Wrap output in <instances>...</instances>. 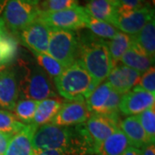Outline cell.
Masks as SVG:
<instances>
[{"label": "cell", "instance_id": "1", "mask_svg": "<svg viewBox=\"0 0 155 155\" xmlns=\"http://www.w3.org/2000/svg\"><path fill=\"white\" fill-rule=\"evenodd\" d=\"M47 150L68 155H96V147L83 123L71 127L48 123L37 127L33 136L34 155Z\"/></svg>", "mask_w": 155, "mask_h": 155}, {"label": "cell", "instance_id": "2", "mask_svg": "<svg viewBox=\"0 0 155 155\" xmlns=\"http://www.w3.org/2000/svg\"><path fill=\"white\" fill-rule=\"evenodd\" d=\"M77 61L98 84L105 81L115 67L106 41L92 33L78 35Z\"/></svg>", "mask_w": 155, "mask_h": 155}, {"label": "cell", "instance_id": "3", "mask_svg": "<svg viewBox=\"0 0 155 155\" xmlns=\"http://www.w3.org/2000/svg\"><path fill=\"white\" fill-rule=\"evenodd\" d=\"M54 84L59 94L68 101H85L98 85L77 61L54 78Z\"/></svg>", "mask_w": 155, "mask_h": 155}, {"label": "cell", "instance_id": "4", "mask_svg": "<svg viewBox=\"0 0 155 155\" xmlns=\"http://www.w3.org/2000/svg\"><path fill=\"white\" fill-rule=\"evenodd\" d=\"M19 70L18 90L22 99L41 101L57 97L48 75L38 65L20 60Z\"/></svg>", "mask_w": 155, "mask_h": 155}, {"label": "cell", "instance_id": "5", "mask_svg": "<svg viewBox=\"0 0 155 155\" xmlns=\"http://www.w3.org/2000/svg\"><path fill=\"white\" fill-rule=\"evenodd\" d=\"M37 0H9L3 11L6 28L20 33L38 18Z\"/></svg>", "mask_w": 155, "mask_h": 155}, {"label": "cell", "instance_id": "6", "mask_svg": "<svg viewBox=\"0 0 155 155\" xmlns=\"http://www.w3.org/2000/svg\"><path fill=\"white\" fill-rule=\"evenodd\" d=\"M48 54L67 68L77 61L78 35L75 31L50 28Z\"/></svg>", "mask_w": 155, "mask_h": 155}, {"label": "cell", "instance_id": "7", "mask_svg": "<svg viewBox=\"0 0 155 155\" xmlns=\"http://www.w3.org/2000/svg\"><path fill=\"white\" fill-rule=\"evenodd\" d=\"M88 16L84 7L77 5L63 11L41 14L37 19L50 28L75 31L85 28Z\"/></svg>", "mask_w": 155, "mask_h": 155}, {"label": "cell", "instance_id": "8", "mask_svg": "<svg viewBox=\"0 0 155 155\" xmlns=\"http://www.w3.org/2000/svg\"><path fill=\"white\" fill-rule=\"evenodd\" d=\"M153 17L154 9L152 8V6L137 10L117 7L113 26L118 30H121V32L134 35Z\"/></svg>", "mask_w": 155, "mask_h": 155}, {"label": "cell", "instance_id": "9", "mask_svg": "<svg viewBox=\"0 0 155 155\" xmlns=\"http://www.w3.org/2000/svg\"><path fill=\"white\" fill-rule=\"evenodd\" d=\"M119 122L118 115L93 114L83 123L85 131L96 147V153L98 146L119 128Z\"/></svg>", "mask_w": 155, "mask_h": 155}, {"label": "cell", "instance_id": "10", "mask_svg": "<svg viewBox=\"0 0 155 155\" xmlns=\"http://www.w3.org/2000/svg\"><path fill=\"white\" fill-rule=\"evenodd\" d=\"M154 104L155 93L134 87L122 96L119 111L126 116H137L155 106Z\"/></svg>", "mask_w": 155, "mask_h": 155}, {"label": "cell", "instance_id": "11", "mask_svg": "<svg viewBox=\"0 0 155 155\" xmlns=\"http://www.w3.org/2000/svg\"><path fill=\"white\" fill-rule=\"evenodd\" d=\"M91 116L85 101H68L63 103L51 124L62 127H71L84 123Z\"/></svg>", "mask_w": 155, "mask_h": 155}, {"label": "cell", "instance_id": "12", "mask_svg": "<svg viewBox=\"0 0 155 155\" xmlns=\"http://www.w3.org/2000/svg\"><path fill=\"white\" fill-rule=\"evenodd\" d=\"M22 43L33 53L48 54L50 28L41 20L36 19L20 32Z\"/></svg>", "mask_w": 155, "mask_h": 155}, {"label": "cell", "instance_id": "13", "mask_svg": "<svg viewBox=\"0 0 155 155\" xmlns=\"http://www.w3.org/2000/svg\"><path fill=\"white\" fill-rule=\"evenodd\" d=\"M141 73L124 65H116L106 78V82L112 90L123 95L134 88L139 82Z\"/></svg>", "mask_w": 155, "mask_h": 155}, {"label": "cell", "instance_id": "14", "mask_svg": "<svg viewBox=\"0 0 155 155\" xmlns=\"http://www.w3.org/2000/svg\"><path fill=\"white\" fill-rule=\"evenodd\" d=\"M19 97L18 75L13 69L0 70V107L12 110Z\"/></svg>", "mask_w": 155, "mask_h": 155}, {"label": "cell", "instance_id": "15", "mask_svg": "<svg viewBox=\"0 0 155 155\" xmlns=\"http://www.w3.org/2000/svg\"><path fill=\"white\" fill-rule=\"evenodd\" d=\"M37 127L35 124L30 123L14 134L5 155H34L33 136Z\"/></svg>", "mask_w": 155, "mask_h": 155}, {"label": "cell", "instance_id": "16", "mask_svg": "<svg viewBox=\"0 0 155 155\" xmlns=\"http://www.w3.org/2000/svg\"><path fill=\"white\" fill-rule=\"evenodd\" d=\"M119 128L127 137L130 147L141 149L146 145L152 143L136 116H129L122 120L119 122Z\"/></svg>", "mask_w": 155, "mask_h": 155}, {"label": "cell", "instance_id": "17", "mask_svg": "<svg viewBox=\"0 0 155 155\" xmlns=\"http://www.w3.org/2000/svg\"><path fill=\"white\" fill-rule=\"evenodd\" d=\"M133 36V35H132ZM122 65L132 68L140 73H143L153 67L154 58L150 57L139 46L133 38V42L121 59Z\"/></svg>", "mask_w": 155, "mask_h": 155}, {"label": "cell", "instance_id": "18", "mask_svg": "<svg viewBox=\"0 0 155 155\" xmlns=\"http://www.w3.org/2000/svg\"><path fill=\"white\" fill-rule=\"evenodd\" d=\"M62 104L63 101L57 97L39 101L32 123L37 127L50 123L61 110Z\"/></svg>", "mask_w": 155, "mask_h": 155}, {"label": "cell", "instance_id": "19", "mask_svg": "<svg viewBox=\"0 0 155 155\" xmlns=\"http://www.w3.org/2000/svg\"><path fill=\"white\" fill-rule=\"evenodd\" d=\"M130 147L125 134L120 128L105 139L98 146L96 155H122Z\"/></svg>", "mask_w": 155, "mask_h": 155}, {"label": "cell", "instance_id": "20", "mask_svg": "<svg viewBox=\"0 0 155 155\" xmlns=\"http://www.w3.org/2000/svg\"><path fill=\"white\" fill-rule=\"evenodd\" d=\"M84 8L91 17L113 25L117 7L110 0H89Z\"/></svg>", "mask_w": 155, "mask_h": 155}, {"label": "cell", "instance_id": "21", "mask_svg": "<svg viewBox=\"0 0 155 155\" xmlns=\"http://www.w3.org/2000/svg\"><path fill=\"white\" fill-rule=\"evenodd\" d=\"M112 88L106 81L99 84L85 100V104L91 115L103 114Z\"/></svg>", "mask_w": 155, "mask_h": 155}, {"label": "cell", "instance_id": "22", "mask_svg": "<svg viewBox=\"0 0 155 155\" xmlns=\"http://www.w3.org/2000/svg\"><path fill=\"white\" fill-rule=\"evenodd\" d=\"M134 41L150 57L155 56V22L154 17L147 22L136 35H133Z\"/></svg>", "mask_w": 155, "mask_h": 155}, {"label": "cell", "instance_id": "23", "mask_svg": "<svg viewBox=\"0 0 155 155\" xmlns=\"http://www.w3.org/2000/svg\"><path fill=\"white\" fill-rule=\"evenodd\" d=\"M107 42V46L110 54L111 59L115 66L121 61L122 55L126 53L133 42V36L118 31L116 35Z\"/></svg>", "mask_w": 155, "mask_h": 155}, {"label": "cell", "instance_id": "24", "mask_svg": "<svg viewBox=\"0 0 155 155\" xmlns=\"http://www.w3.org/2000/svg\"><path fill=\"white\" fill-rule=\"evenodd\" d=\"M17 42L7 32L0 35V70L5 69L16 58Z\"/></svg>", "mask_w": 155, "mask_h": 155}, {"label": "cell", "instance_id": "25", "mask_svg": "<svg viewBox=\"0 0 155 155\" xmlns=\"http://www.w3.org/2000/svg\"><path fill=\"white\" fill-rule=\"evenodd\" d=\"M39 101L31 99H18L13 108V115L22 123H32Z\"/></svg>", "mask_w": 155, "mask_h": 155}, {"label": "cell", "instance_id": "26", "mask_svg": "<svg viewBox=\"0 0 155 155\" xmlns=\"http://www.w3.org/2000/svg\"><path fill=\"white\" fill-rule=\"evenodd\" d=\"M85 28H89L91 31V33L97 37L103 39V40L104 39L110 40L119 31L116 27H114L110 23L97 20L96 18L91 17L90 15L86 20Z\"/></svg>", "mask_w": 155, "mask_h": 155}, {"label": "cell", "instance_id": "27", "mask_svg": "<svg viewBox=\"0 0 155 155\" xmlns=\"http://www.w3.org/2000/svg\"><path fill=\"white\" fill-rule=\"evenodd\" d=\"M37 61V65L44 71L48 76L54 79L58 77L63 72L66 67L62 66L59 61L54 59L48 54H38L33 53Z\"/></svg>", "mask_w": 155, "mask_h": 155}, {"label": "cell", "instance_id": "28", "mask_svg": "<svg viewBox=\"0 0 155 155\" xmlns=\"http://www.w3.org/2000/svg\"><path fill=\"white\" fill-rule=\"evenodd\" d=\"M26 125L18 121L10 111L0 110V132L14 135Z\"/></svg>", "mask_w": 155, "mask_h": 155}, {"label": "cell", "instance_id": "29", "mask_svg": "<svg viewBox=\"0 0 155 155\" xmlns=\"http://www.w3.org/2000/svg\"><path fill=\"white\" fill-rule=\"evenodd\" d=\"M77 5H78V0H37L40 15L67 10Z\"/></svg>", "mask_w": 155, "mask_h": 155}, {"label": "cell", "instance_id": "30", "mask_svg": "<svg viewBox=\"0 0 155 155\" xmlns=\"http://www.w3.org/2000/svg\"><path fill=\"white\" fill-rule=\"evenodd\" d=\"M155 106L136 116L142 128L152 143L155 141Z\"/></svg>", "mask_w": 155, "mask_h": 155}, {"label": "cell", "instance_id": "31", "mask_svg": "<svg viewBox=\"0 0 155 155\" xmlns=\"http://www.w3.org/2000/svg\"><path fill=\"white\" fill-rule=\"evenodd\" d=\"M137 88L145 90L151 93H155V69L154 67H150L143 72L139 79Z\"/></svg>", "mask_w": 155, "mask_h": 155}, {"label": "cell", "instance_id": "32", "mask_svg": "<svg viewBox=\"0 0 155 155\" xmlns=\"http://www.w3.org/2000/svg\"><path fill=\"white\" fill-rule=\"evenodd\" d=\"M122 95L119 94L118 92L112 90L109 99L106 103L105 107L104 109L103 114L105 115H118L119 112V104L122 98Z\"/></svg>", "mask_w": 155, "mask_h": 155}, {"label": "cell", "instance_id": "33", "mask_svg": "<svg viewBox=\"0 0 155 155\" xmlns=\"http://www.w3.org/2000/svg\"><path fill=\"white\" fill-rule=\"evenodd\" d=\"M118 7L128 10H137L151 6L147 0H118Z\"/></svg>", "mask_w": 155, "mask_h": 155}, {"label": "cell", "instance_id": "34", "mask_svg": "<svg viewBox=\"0 0 155 155\" xmlns=\"http://www.w3.org/2000/svg\"><path fill=\"white\" fill-rule=\"evenodd\" d=\"M13 135L0 132V155H5L7 147Z\"/></svg>", "mask_w": 155, "mask_h": 155}, {"label": "cell", "instance_id": "35", "mask_svg": "<svg viewBox=\"0 0 155 155\" xmlns=\"http://www.w3.org/2000/svg\"><path fill=\"white\" fill-rule=\"evenodd\" d=\"M140 151H141V155H155L154 143H149L140 149Z\"/></svg>", "mask_w": 155, "mask_h": 155}, {"label": "cell", "instance_id": "36", "mask_svg": "<svg viewBox=\"0 0 155 155\" xmlns=\"http://www.w3.org/2000/svg\"><path fill=\"white\" fill-rule=\"evenodd\" d=\"M122 155H141V151L139 148H135L133 147H128Z\"/></svg>", "mask_w": 155, "mask_h": 155}, {"label": "cell", "instance_id": "37", "mask_svg": "<svg viewBox=\"0 0 155 155\" xmlns=\"http://www.w3.org/2000/svg\"><path fill=\"white\" fill-rule=\"evenodd\" d=\"M37 155H68L61 151H58V150H47V151H43L41 152L40 153Z\"/></svg>", "mask_w": 155, "mask_h": 155}, {"label": "cell", "instance_id": "38", "mask_svg": "<svg viewBox=\"0 0 155 155\" xmlns=\"http://www.w3.org/2000/svg\"><path fill=\"white\" fill-rule=\"evenodd\" d=\"M6 32H7V30H6V27H5V22H4L3 18H2V17H0V35H2L5 34Z\"/></svg>", "mask_w": 155, "mask_h": 155}, {"label": "cell", "instance_id": "39", "mask_svg": "<svg viewBox=\"0 0 155 155\" xmlns=\"http://www.w3.org/2000/svg\"><path fill=\"white\" fill-rule=\"evenodd\" d=\"M8 1L9 0H0V14L3 13V11L5 10L6 5L8 3Z\"/></svg>", "mask_w": 155, "mask_h": 155}, {"label": "cell", "instance_id": "40", "mask_svg": "<svg viewBox=\"0 0 155 155\" xmlns=\"http://www.w3.org/2000/svg\"><path fill=\"white\" fill-rule=\"evenodd\" d=\"M110 1L111 3H113L116 7H118V5H119V4H118V0H110Z\"/></svg>", "mask_w": 155, "mask_h": 155}, {"label": "cell", "instance_id": "41", "mask_svg": "<svg viewBox=\"0 0 155 155\" xmlns=\"http://www.w3.org/2000/svg\"><path fill=\"white\" fill-rule=\"evenodd\" d=\"M153 1V4H154V0H152Z\"/></svg>", "mask_w": 155, "mask_h": 155}, {"label": "cell", "instance_id": "42", "mask_svg": "<svg viewBox=\"0 0 155 155\" xmlns=\"http://www.w3.org/2000/svg\"><path fill=\"white\" fill-rule=\"evenodd\" d=\"M86 1H89V0H86Z\"/></svg>", "mask_w": 155, "mask_h": 155}]
</instances>
